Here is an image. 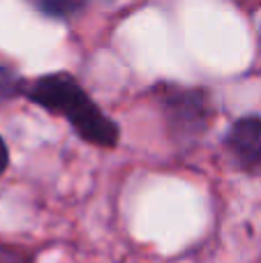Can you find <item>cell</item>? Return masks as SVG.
Returning <instances> with one entry per match:
<instances>
[{"mask_svg": "<svg viewBox=\"0 0 261 263\" xmlns=\"http://www.w3.org/2000/svg\"><path fill=\"white\" fill-rule=\"evenodd\" d=\"M227 153L243 171L261 168V116H248L231 125L225 139Z\"/></svg>", "mask_w": 261, "mask_h": 263, "instance_id": "cell-2", "label": "cell"}, {"mask_svg": "<svg viewBox=\"0 0 261 263\" xmlns=\"http://www.w3.org/2000/svg\"><path fill=\"white\" fill-rule=\"evenodd\" d=\"M9 164V153H7V145H5L3 136H0V176L5 173V168H7Z\"/></svg>", "mask_w": 261, "mask_h": 263, "instance_id": "cell-7", "label": "cell"}, {"mask_svg": "<svg viewBox=\"0 0 261 263\" xmlns=\"http://www.w3.org/2000/svg\"><path fill=\"white\" fill-rule=\"evenodd\" d=\"M21 88H23V79H18L12 69L0 67V102L21 95Z\"/></svg>", "mask_w": 261, "mask_h": 263, "instance_id": "cell-5", "label": "cell"}, {"mask_svg": "<svg viewBox=\"0 0 261 263\" xmlns=\"http://www.w3.org/2000/svg\"><path fill=\"white\" fill-rule=\"evenodd\" d=\"M164 106L176 116V123L180 125L185 132L194 129H203L206 125V100L201 97V92H192V90H185L178 92L176 100H164Z\"/></svg>", "mask_w": 261, "mask_h": 263, "instance_id": "cell-3", "label": "cell"}, {"mask_svg": "<svg viewBox=\"0 0 261 263\" xmlns=\"http://www.w3.org/2000/svg\"><path fill=\"white\" fill-rule=\"evenodd\" d=\"M0 263H35V252L0 242Z\"/></svg>", "mask_w": 261, "mask_h": 263, "instance_id": "cell-6", "label": "cell"}, {"mask_svg": "<svg viewBox=\"0 0 261 263\" xmlns=\"http://www.w3.org/2000/svg\"><path fill=\"white\" fill-rule=\"evenodd\" d=\"M40 14L51 18H69L86 7L88 0H28Z\"/></svg>", "mask_w": 261, "mask_h": 263, "instance_id": "cell-4", "label": "cell"}, {"mask_svg": "<svg viewBox=\"0 0 261 263\" xmlns=\"http://www.w3.org/2000/svg\"><path fill=\"white\" fill-rule=\"evenodd\" d=\"M21 95L32 104H40L49 114L65 118L86 143L114 148L118 143V125L102 114V109L86 95L77 79L65 72L46 74L35 81H23Z\"/></svg>", "mask_w": 261, "mask_h": 263, "instance_id": "cell-1", "label": "cell"}]
</instances>
